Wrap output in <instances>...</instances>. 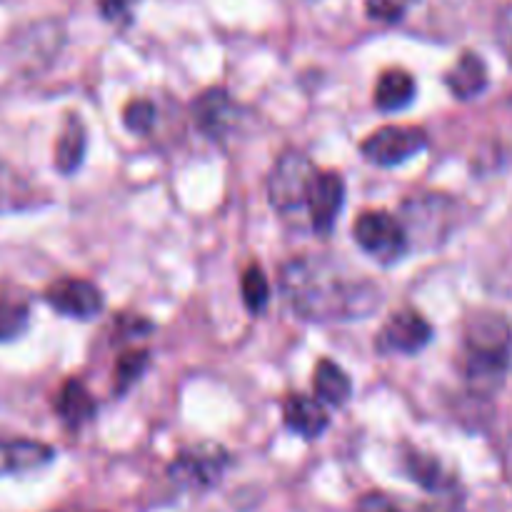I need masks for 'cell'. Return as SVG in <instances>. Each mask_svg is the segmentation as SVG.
Masks as SVG:
<instances>
[{"mask_svg": "<svg viewBox=\"0 0 512 512\" xmlns=\"http://www.w3.org/2000/svg\"><path fill=\"white\" fill-rule=\"evenodd\" d=\"M415 93H418V85L413 75L403 68H390L380 75L375 85V105L383 113H398L413 103Z\"/></svg>", "mask_w": 512, "mask_h": 512, "instance_id": "18", "label": "cell"}, {"mask_svg": "<svg viewBox=\"0 0 512 512\" xmlns=\"http://www.w3.org/2000/svg\"><path fill=\"white\" fill-rule=\"evenodd\" d=\"M45 303L55 313L75 320H90L100 315L105 300L95 283L83 278H60L45 288Z\"/></svg>", "mask_w": 512, "mask_h": 512, "instance_id": "9", "label": "cell"}, {"mask_svg": "<svg viewBox=\"0 0 512 512\" xmlns=\"http://www.w3.org/2000/svg\"><path fill=\"white\" fill-rule=\"evenodd\" d=\"M413 5L415 0H365V13L378 23H398Z\"/></svg>", "mask_w": 512, "mask_h": 512, "instance_id": "26", "label": "cell"}, {"mask_svg": "<svg viewBox=\"0 0 512 512\" xmlns=\"http://www.w3.org/2000/svg\"><path fill=\"white\" fill-rule=\"evenodd\" d=\"M445 85L458 100H473L488 88V65L478 53H463L445 75Z\"/></svg>", "mask_w": 512, "mask_h": 512, "instance_id": "16", "label": "cell"}, {"mask_svg": "<svg viewBox=\"0 0 512 512\" xmlns=\"http://www.w3.org/2000/svg\"><path fill=\"white\" fill-rule=\"evenodd\" d=\"M55 413L60 415V420H63L70 430H80L83 425L93 423L95 413H98V405H95L90 390L85 388L78 378H70L65 380L63 388L58 390Z\"/></svg>", "mask_w": 512, "mask_h": 512, "instance_id": "14", "label": "cell"}, {"mask_svg": "<svg viewBox=\"0 0 512 512\" xmlns=\"http://www.w3.org/2000/svg\"><path fill=\"white\" fill-rule=\"evenodd\" d=\"M150 368V353L148 350H128V353L120 355L115 360V393L125 395L140 378L145 375V370Z\"/></svg>", "mask_w": 512, "mask_h": 512, "instance_id": "23", "label": "cell"}, {"mask_svg": "<svg viewBox=\"0 0 512 512\" xmlns=\"http://www.w3.org/2000/svg\"><path fill=\"white\" fill-rule=\"evenodd\" d=\"M428 148V133L418 125H385L370 133L360 145L368 163L393 168Z\"/></svg>", "mask_w": 512, "mask_h": 512, "instance_id": "7", "label": "cell"}, {"mask_svg": "<svg viewBox=\"0 0 512 512\" xmlns=\"http://www.w3.org/2000/svg\"><path fill=\"white\" fill-rule=\"evenodd\" d=\"M55 450L40 440H0V475H23L53 463Z\"/></svg>", "mask_w": 512, "mask_h": 512, "instance_id": "13", "label": "cell"}, {"mask_svg": "<svg viewBox=\"0 0 512 512\" xmlns=\"http://www.w3.org/2000/svg\"><path fill=\"white\" fill-rule=\"evenodd\" d=\"M343 203H345L343 175L333 173V170L318 173L305 208H308L310 213V225H313V230L320 235V238H328V235L335 230V223H338V215L340 210H343Z\"/></svg>", "mask_w": 512, "mask_h": 512, "instance_id": "10", "label": "cell"}, {"mask_svg": "<svg viewBox=\"0 0 512 512\" xmlns=\"http://www.w3.org/2000/svg\"><path fill=\"white\" fill-rule=\"evenodd\" d=\"M280 290L305 320H363L383 303V290L363 275H348L325 258H293L280 270Z\"/></svg>", "mask_w": 512, "mask_h": 512, "instance_id": "1", "label": "cell"}, {"mask_svg": "<svg viewBox=\"0 0 512 512\" xmlns=\"http://www.w3.org/2000/svg\"><path fill=\"white\" fill-rule=\"evenodd\" d=\"M88 150V130L80 115H65V123L55 140V168L60 175H73L83 165Z\"/></svg>", "mask_w": 512, "mask_h": 512, "instance_id": "15", "label": "cell"}, {"mask_svg": "<svg viewBox=\"0 0 512 512\" xmlns=\"http://www.w3.org/2000/svg\"><path fill=\"white\" fill-rule=\"evenodd\" d=\"M458 218V205L448 195H420L405 203V215L400 218L405 233H408L410 250L435 248L448 238L450 230L455 228Z\"/></svg>", "mask_w": 512, "mask_h": 512, "instance_id": "3", "label": "cell"}, {"mask_svg": "<svg viewBox=\"0 0 512 512\" xmlns=\"http://www.w3.org/2000/svg\"><path fill=\"white\" fill-rule=\"evenodd\" d=\"M240 118V108L225 88H208L193 100V120L210 140L228 138Z\"/></svg>", "mask_w": 512, "mask_h": 512, "instance_id": "11", "label": "cell"}, {"mask_svg": "<svg viewBox=\"0 0 512 512\" xmlns=\"http://www.w3.org/2000/svg\"><path fill=\"white\" fill-rule=\"evenodd\" d=\"M135 0H98V10L105 20L110 23H118V20H125L133 10Z\"/></svg>", "mask_w": 512, "mask_h": 512, "instance_id": "27", "label": "cell"}, {"mask_svg": "<svg viewBox=\"0 0 512 512\" xmlns=\"http://www.w3.org/2000/svg\"><path fill=\"white\" fill-rule=\"evenodd\" d=\"M512 330L498 313H478L468 320L463 335V375L475 395H493L510 368Z\"/></svg>", "mask_w": 512, "mask_h": 512, "instance_id": "2", "label": "cell"}, {"mask_svg": "<svg viewBox=\"0 0 512 512\" xmlns=\"http://www.w3.org/2000/svg\"><path fill=\"white\" fill-rule=\"evenodd\" d=\"M240 293H243V303L250 313H263L265 305L270 303V283L265 270L258 263H250L243 270L240 278Z\"/></svg>", "mask_w": 512, "mask_h": 512, "instance_id": "22", "label": "cell"}, {"mask_svg": "<svg viewBox=\"0 0 512 512\" xmlns=\"http://www.w3.org/2000/svg\"><path fill=\"white\" fill-rule=\"evenodd\" d=\"M503 50H505V55H508V60L512 63V25H508V30H505Z\"/></svg>", "mask_w": 512, "mask_h": 512, "instance_id": "28", "label": "cell"}, {"mask_svg": "<svg viewBox=\"0 0 512 512\" xmlns=\"http://www.w3.org/2000/svg\"><path fill=\"white\" fill-rule=\"evenodd\" d=\"M313 390L315 400H320L323 405L340 408L353 395V380H350V375L338 363L323 358L318 360V365L313 370Z\"/></svg>", "mask_w": 512, "mask_h": 512, "instance_id": "19", "label": "cell"}, {"mask_svg": "<svg viewBox=\"0 0 512 512\" xmlns=\"http://www.w3.org/2000/svg\"><path fill=\"white\" fill-rule=\"evenodd\" d=\"M433 325L418 310H398L380 328L375 348L383 355H418L433 343Z\"/></svg>", "mask_w": 512, "mask_h": 512, "instance_id": "8", "label": "cell"}, {"mask_svg": "<svg viewBox=\"0 0 512 512\" xmlns=\"http://www.w3.org/2000/svg\"><path fill=\"white\" fill-rule=\"evenodd\" d=\"M228 465L230 455L223 445L198 443L175 455L173 463L168 465V478L180 488L210 490L220 483Z\"/></svg>", "mask_w": 512, "mask_h": 512, "instance_id": "6", "label": "cell"}, {"mask_svg": "<svg viewBox=\"0 0 512 512\" xmlns=\"http://www.w3.org/2000/svg\"><path fill=\"white\" fill-rule=\"evenodd\" d=\"M38 193L33 185L15 173L13 168L0 163V213H20L38 205Z\"/></svg>", "mask_w": 512, "mask_h": 512, "instance_id": "20", "label": "cell"}, {"mask_svg": "<svg viewBox=\"0 0 512 512\" xmlns=\"http://www.w3.org/2000/svg\"><path fill=\"white\" fill-rule=\"evenodd\" d=\"M455 498H458V493L440 495V498H435L433 503L405 505L388 493H365L363 498L358 500V508H355V512H453Z\"/></svg>", "mask_w": 512, "mask_h": 512, "instance_id": "21", "label": "cell"}, {"mask_svg": "<svg viewBox=\"0 0 512 512\" xmlns=\"http://www.w3.org/2000/svg\"><path fill=\"white\" fill-rule=\"evenodd\" d=\"M403 468H405V475H408L413 483H418L423 490H428V493L433 495L458 493V483H455V478L445 473V468L433 458V455H425L420 453V450H410L403 460Z\"/></svg>", "mask_w": 512, "mask_h": 512, "instance_id": "17", "label": "cell"}, {"mask_svg": "<svg viewBox=\"0 0 512 512\" xmlns=\"http://www.w3.org/2000/svg\"><path fill=\"white\" fill-rule=\"evenodd\" d=\"M353 238L358 248L380 265H395L410 253L403 223L388 210H368L360 215L353 225Z\"/></svg>", "mask_w": 512, "mask_h": 512, "instance_id": "4", "label": "cell"}, {"mask_svg": "<svg viewBox=\"0 0 512 512\" xmlns=\"http://www.w3.org/2000/svg\"><path fill=\"white\" fill-rule=\"evenodd\" d=\"M28 320V305L0 300V340H13L23 335L25 328H28Z\"/></svg>", "mask_w": 512, "mask_h": 512, "instance_id": "25", "label": "cell"}, {"mask_svg": "<svg viewBox=\"0 0 512 512\" xmlns=\"http://www.w3.org/2000/svg\"><path fill=\"white\" fill-rule=\"evenodd\" d=\"M320 170L315 168L313 160L300 150H288L278 158L273 173L268 180V200L278 213H293V210L305 208L308 195L313 190L315 178Z\"/></svg>", "mask_w": 512, "mask_h": 512, "instance_id": "5", "label": "cell"}, {"mask_svg": "<svg viewBox=\"0 0 512 512\" xmlns=\"http://www.w3.org/2000/svg\"><path fill=\"white\" fill-rule=\"evenodd\" d=\"M155 118H158V110L145 98H133L123 108V125L133 135H148L153 130Z\"/></svg>", "mask_w": 512, "mask_h": 512, "instance_id": "24", "label": "cell"}, {"mask_svg": "<svg viewBox=\"0 0 512 512\" xmlns=\"http://www.w3.org/2000/svg\"><path fill=\"white\" fill-rule=\"evenodd\" d=\"M283 423L290 433L300 435L303 440H315L330 428V415L320 400L303 393H290L283 400Z\"/></svg>", "mask_w": 512, "mask_h": 512, "instance_id": "12", "label": "cell"}]
</instances>
